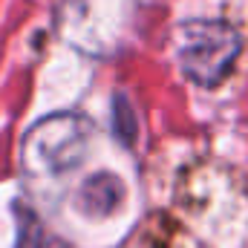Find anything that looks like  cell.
Instances as JSON below:
<instances>
[{
	"label": "cell",
	"mask_w": 248,
	"mask_h": 248,
	"mask_svg": "<svg viewBox=\"0 0 248 248\" xmlns=\"http://www.w3.org/2000/svg\"><path fill=\"white\" fill-rule=\"evenodd\" d=\"M243 52L240 32L225 20H185L176 29V61L190 84L219 87Z\"/></svg>",
	"instance_id": "obj_1"
},
{
	"label": "cell",
	"mask_w": 248,
	"mask_h": 248,
	"mask_svg": "<svg viewBox=\"0 0 248 248\" xmlns=\"http://www.w3.org/2000/svg\"><path fill=\"white\" fill-rule=\"evenodd\" d=\"M90 122L75 113H55L38 122L20 144L23 170L32 176H61L81 165L90 144Z\"/></svg>",
	"instance_id": "obj_2"
},
{
	"label": "cell",
	"mask_w": 248,
	"mask_h": 248,
	"mask_svg": "<svg viewBox=\"0 0 248 248\" xmlns=\"http://www.w3.org/2000/svg\"><path fill=\"white\" fill-rule=\"evenodd\" d=\"M124 199V185L122 179L110 176V173H95L93 179H87L81 193H78V202L87 214L93 217H104L110 214L119 202Z\"/></svg>",
	"instance_id": "obj_3"
},
{
	"label": "cell",
	"mask_w": 248,
	"mask_h": 248,
	"mask_svg": "<svg viewBox=\"0 0 248 248\" xmlns=\"http://www.w3.org/2000/svg\"><path fill=\"white\" fill-rule=\"evenodd\" d=\"M17 248H61V243L55 237H49L29 211H23V231H20Z\"/></svg>",
	"instance_id": "obj_4"
},
{
	"label": "cell",
	"mask_w": 248,
	"mask_h": 248,
	"mask_svg": "<svg viewBox=\"0 0 248 248\" xmlns=\"http://www.w3.org/2000/svg\"><path fill=\"white\" fill-rule=\"evenodd\" d=\"M116 104H119V113H116V119H119V124H124L122 130V139L130 144L133 141V133H136V119H133V113H130V107H127V101L124 98H116Z\"/></svg>",
	"instance_id": "obj_5"
}]
</instances>
